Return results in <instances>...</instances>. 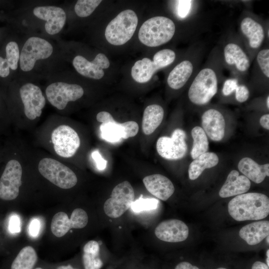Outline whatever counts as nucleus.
Here are the masks:
<instances>
[{
  "label": "nucleus",
  "instance_id": "obj_27",
  "mask_svg": "<svg viewBox=\"0 0 269 269\" xmlns=\"http://www.w3.org/2000/svg\"><path fill=\"white\" fill-rule=\"evenodd\" d=\"M238 167L244 176L256 183H261L267 176H269V163L260 165L250 157L242 158Z\"/></svg>",
  "mask_w": 269,
  "mask_h": 269
},
{
  "label": "nucleus",
  "instance_id": "obj_9",
  "mask_svg": "<svg viewBox=\"0 0 269 269\" xmlns=\"http://www.w3.org/2000/svg\"><path fill=\"white\" fill-rule=\"evenodd\" d=\"M137 23L135 12L132 9L124 10L108 23L105 31V38L112 45H124L133 37Z\"/></svg>",
  "mask_w": 269,
  "mask_h": 269
},
{
  "label": "nucleus",
  "instance_id": "obj_18",
  "mask_svg": "<svg viewBox=\"0 0 269 269\" xmlns=\"http://www.w3.org/2000/svg\"><path fill=\"white\" fill-rule=\"evenodd\" d=\"M88 222V216L85 210L76 208L72 212L69 219L66 213L59 212L53 217L51 223V230L57 237L64 236L71 229L84 228Z\"/></svg>",
  "mask_w": 269,
  "mask_h": 269
},
{
  "label": "nucleus",
  "instance_id": "obj_43",
  "mask_svg": "<svg viewBox=\"0 0 269 269\" xmlns=\"http://www.w3.org/2000/svg\"><path fill=\"white\" fill-rule=\"evenodd\" d=\"M260 123L264 128L269 130V114L263 115L260 119Z\"/></svg>",
  "mask_w": 269,
  "mask_h": 269
},
{
  "label": "nucleus",
  "instance_id": "obj_23",
  "mask_svg": "<svg viewBox=\"0 0 269 269\" xmlns=\"http://www.w3.org/2000/svg\"><path fill=\"white\" fill-rule=\"evenodd\" d=\"M20 47L14 40L8 41L0 51V78H8L19 69Z\"/></svg>",
  "mask_w": 269,
  "mask_h": 269
},
{
  "label": "nucleus",
  "instance_id": "obj_31",
  "mask_svg": "<svg viewBox=\"0 0 269 269\" xmlns=\"http://www.w3.org/2000/svg\"><path fill=\"white\" fill-rule=\"evenodd\" d=\"M82 263L84 269H101L103 262L100 257L99 243L91 240L87 242L83 248Z\"/></svg>",
  "mask_w": 269,
  "mask_h": 269
},
{
  "label": "nucleus",
  "instance_id": "obj_24",
  "mask_svg": "<svg viewBox=\"0 0 269 269\" xmlns=\"http://www.w3.org/2000/svg\"><path fill=\"white\" fill-rule=\"evenodd\" d=\"M202 125L206 135L212 140L218 141L223 138L225 120L219 110L210 108L204 111L202 116Z\"/></svg>",
  "mask_w": 269,
  "mask_h": 269
},
{
  "label": "nucleus",
  "instance_id": "obj_12",
  "mask_svg": "<svg viewBox=\"0 0 269 269\" xmlns=\"http://www.w3.org/2000/svg\"><path fill=\"white\" fill-rule=\"evenodd\" d=\"M18 94L25 117L29 121L39 118L46 105V97L40 87L31 82H23Z\"/></svg>",
  "mask_w": 269,
  "mask_h": 269
},
{
  "label": "nucleus",
  "instance_id": "obj_30",
  "mask_svg": "<svg viewBox=\"0 0 269 269\" xmlns=\"http://www.w3.org/2000/svg\"><path fill=\"white\" fill-rule=\"evenodd\" d=\"M219 162V158L214 152H206L201 154L191 162L188 168L190 179H197L207 168L215 166Z\"/></svg>",
  "mask_w": 269,
  "mask_h": 269
},
{
  "label": "nucleus",
  "instance_id": "obj_26",
  "mask_svg": "<svg viewBox=\"0 0 269 269\" xmlns=\"http://www.w3.org/2000/svg\"><path fill=\"white\" fill-rule=\"evenodd\" d=\"M251 181L244 175H240L236 170H232L220 189L219 194L222 198L244 194L251 187Z\"/></svg>",
  "mask_w": 269,
  "mask_h": 269
},
{
  "label": "nucleus",
  "instance_id": "obj_13",
  "mask_svg": "<svg viewBox=\"0 0 269 269\" xmlns=\"http://www.w3.org/2000/svg\"><path fill=\"white\" fill-rule=\"evenodd\" d=\"M51 141L55 153L65 158L73 156L81 144L76 131L65 124L59 125L53 129L51 134Z\"/></svg>",
  "mask_w": 269,
  "mask_h": 269
},
{
  "label": "nucleus",
  "instance_id": "obj_22",
  "mask_svg": "<svg viewBox=\"0 0 269 269\" xmlns=\"http://www.w3.org/2000/svg\"><path fill=\"white\" fill-rule=\"evenodd\" d=\"M156 237L160 240L170 243L185 241L188 236L189 229L182 221L169 219L162 221L154 231Z\"/></svg>",
  "mask_w": 269,
  "mask_h": 269
},
{
  "label": "nucleus",
  "instance_id": "obj_48",
  "mask_svg": "<svg viewBox=\"0 0 269 269\" xmlns=\"http://www.w3.org/2000/svg\"><path fill=\"white\" fill-rule=\"evenodd\" d=\"M269 236H268L267 237L266 240H267V243H268V244L269 243Z\"/></svg>",
  "mask_w": 269,
  "mask_h": 269
},
{
  "label": "nucleus",
  "instance_id": "obj_7",
  "mask_svg": "<svg viewBox=\"0 0 269 269\" xmlns=\"http://www.w3.org/2000/svg\"><path fill=\"white\" fill-rule=\"evenodd\" d=\"M176 24L170 18L158 15L151 17L140 26L138 37L143 44L155 47L169 42L176 32Z\"/></svg>",
  "mask_w": 269,
  "mask_h": 269
},
{
  "label": "nucleus",
  "instance_id": "obj_25",
  "mask_svg": "<svg viewBox=\"0 0 269 269\" xmlns=\"http://www.w3.org/2000/svg\"><path fill=\"white\" fill-rule=\"evenodd\" d=\"M142 181L147 191L162 201L167 200L175 190L174 185L169 179L160 174L146 176Z\"/></svg>",
  "mask_w": 269,
  "mask_h": 269
},
{
  "label": "nucleus",
  "instance_id": "obj_16",
  "mask_svg": "<svg viewBox=\"0 0 269 269\" xmlns=\"http://www.w3.org/2000/svg\"><path fill=\"white\" fill-rule=\"evenodd\" d=\"M185 132L175 129L170 137L162 136L157 140L156 148L158 154L167 160H178L186 155L187 145Z\"/></svg>",
  "mask_w": 269,
  "mask_h": 269
},
{
  "label": "nucleus",
  "instance_id": "obj_19",
  "mask_svg": "<svg viewBox=\"0 0 269 269\" xmlns=\"http://www.w3.org/2000/svg\"><path fill=\"white\" fill-rule=\"evenodd\" d=\"M72 63L79 74L94 80L102 79L105 74L103 69L108 68L110 65L107 57L102 53L97 54L92 61L81 55H77L73 58Z\"/></svg>",
  "mask_w": 269,
  "mask_h": 269
},
{
  "label": "nucleus",
  "instance_id": "obj_39",
  "mask_svg": "<svg viewBox=\"0 0 269 269\" xmlns=\"http://www.w3.org/2000/svg\"><path fill=\"white\" fill-rule=\"evenodd\" d=\"M9 230L11 233H17L20 231V222L18 216L15 214L11 216L9 221Z\"/></svg>",
  "mask_w": 269,
  "mask_h": 269
},
{
  "label": "nucleus",
  "instance_id": "obj_45",
  "mask_svg": "<svg viewBox=\"0 0 269 269\" xmlns=\"http://www.w3.org/2000/svg\"><path fill=\"white\" fill-rule=\"evenodd\" d=\"M55 269H79L70 264H62L56 267Z\"/></svg>",
  "mask_w": 269,
  "mask_h": 269
},
{
  "label": "nucleus",
  "instance_id": "obj_21",
  "mask_svg": "<svg viewBox=\"0 0 269 269\" xmlns=\"http://www.w3.org/2000/svg\"><path fill=\"white\" fill-rule=\"evenodd\" d=\"M101 135L106 141L115 143L122 139H127L135 136L138 132L139 127L134 121H128L118 123L115 121L102 124L100 127Z\"/></svg>",
  "mask_w": 269,
  "mask_h": 269
},
{
  "label": "nucleus",
  "instance_id": "obj_33",
  "mask_svg": "<svg viewBox=\"0 0 269 269\" xmlns=\"http://www.w3.org/2000/svg\"><path fill=\"white\" fill-rule=\"evenodd\" d=\"M200 2L193 0H175L174 12L179 20L191 21L199 10Z\"/></svg>",
  "mask_w": 269,
  "mask_h": 269
},
{
  "label": "nucleus",
  "instance_id": "obj_14",
  "mask_svg": "<svg viewBox=\"0 0 269 269\" xmlns=\"http://www.w3.org/2000/svg\"><path fill=\"white\" fill-rule=\"evenodd\" d=\"M134 199L133 187L129 181H124L114 188L111 197L104 203V211L109 217L119 218L131 207Z\"/></svg>",
  "mask_w": 269,
  "mask_h": 269
},
{
  "label": "nucleus",
  "instance_id": "obj_3",
  "mask_svg": "<svg viewBox=\"0 0 269 269\" xmlns=\"http://www.w3.org/2000/svg\"><path fill=\"white\" fill-rule=\"evenodd\" d=\"M204 52V46L201 43L190 45L167 75L166 83L169 88L179 90L189 85L202 65Z\"/></svg>",
  "mask_w": 269,
  "mask_h": 269
},
{
  "label": "nucleus",
  "instance_id": "obj_41",
  "mask_svg": "<svg viewBox=\"0 0 269 269\" xmlns=\"http://www.w3.org/2000/svg\"><path fill=\"white\" fill-rule=\"evenodd\" d=\"M96 119L98 122L102 124L108 123L115 121L112 115L106 111H101L98 113L96 116Z\"/></svg>",
  "mask_w": 269,
  "mask_h": 269
},
{
  "label": "nucleus",
  "instance_id": "obj_37",
  "mask_svg": "<svg viewBox=\"0 0 269 269\" xmlns=\"http://www.w3.org/2000/svg\"><path fill=\"white\" fill-rule=\"evenodd\" d=\"M250 91L244 80H241L236 90L235 99L236 102L242 103L249 98Z\"/></svg>",
  "mask_w": 269,
  "mask_h": 269
},
{
  "label": "nucleus",
  "instance_id": "obj_11",
  "mask_svg": "<svg viewBox=\"0 0 269 269\" xmlns=\"http://www.w3.org/2000/svg\"><path fill=\"white\" fill-rule=\"evenodd\" d=\"M38 169L43 177L62 189H70L78 181L77 177L72 169L53 158H41L38 164Z\"/></svg>",
  "mask_w": 269,
  "mask_h": 269
},
{
  "label": "nucleus",
  "instance_id": "obj_28",
  "mask_svg": "<svg viewBox=\"0 0 269 269\" xmlns=\"http://www.w3.org/2000/svg\"><path fill=\"white\" fill-rule=\"evenodd\" d=\"M269 235V222H253L243 227L239 231L240 237L250 245H255Z\"/></svg>",
  "mask_w": 269,
  "mask_h": 269
},
{
  "label": "nucleus",
  "instance_id": "obj_36",
  "mask_svg": "<svg viewBox=\"0 0 269 269\" xmlns=\"http://www.w3.org/2000/svg\"><path fill=\"white\" fill-rule=\"evenodd\" d=\"M159 201L153 198H144L141 195L139 198L134 201L131 205L132 210L136 213L144 211H150L157 208Z\"/></svg>",
  "mask_w": 269,
  "mask_h": 269
},
{
  "label": "nucleus",
  "instance_id": "obj_38",
  "mask_svg": "<svg viewBox=\"0 0 269 269\" xmlns=\"http://www.w3.org/2000/svg\"><path fill=\"white\" fill-rule=\"evenodd\" d=\"M92 157L95 161L96 167L99 170H104L107 166V161L104 159L98 150H95L92 153Z\"/></svg>",
  "mask_w": 269,
  "mask_h": 269
},
{
  "label": "nucleus",
  "instance_id": "obj_44",
  "mask_svg": "<svg viewBox=\"0 0 269 269\" xmlns=\"http://www.w3.org/2000/svg\"><path fill=\"white\" fill-rule=\"evenodd\" d=\"M251 269H269V268L264 263L257 261L253 264Z\"/></svg>",
  "mask_w": 269,
  "mask_h": 269
},
{
  "label": "nucleus",
  "instance_id": "obj_1",
  "mask_svg": "<svg viewBox=\"0 0 269 269\" xmlns=\"http://www.w3.org/2000/svg\"><path fill=\"white\" fill-rule=\"evenodd\" d=\"M224 69L220 50L216 45L189 85L187 96L192 104L202 106L210 102L217 94L220 83L226 78Z\"/></svg>",
  "mask_w": 269,
  "mask_h": 269
},
{
  "label": "nucleus",
  "instance_id": "obj_40",
  "mask_svg": "<svg viewBox=\"0 0 269 269\" xmlns=\"http://www.w3.org/2000/svg\"><path fill=\"white\" fill-rule=\"evenodd\" d=\"M40 229V222L37 218L32 219L29 226V234L33 237H36L39 234Z\"/></svg>",
  "mask_w": 269,
  "mask_h": 269
},
{
  "label": "nucleus",
  "instance_id": "obj_46",
  "mask_svg": "<svg viewBox=\"0 0 269 269\" xmlns=\"http://www.w3.org/2000/svg\"><path fill=\"white\" fill-rule=\"evenodd\" d=\"M267 265L269 267V250H268L267 251Z\"/></svg>",
  "mask_w": 269,
  "mask_h": 269
},
{
  "label": "nucleus",
  "instance_id": "obj_47",
  "mask_svg": "<svg viewBox=\"0 0 269 269\" xmlns=\"http://www.w3.org/2000/svg\"><path fill=\"white\" fill-rule=\"evenodd\" d=\"M33 269H45L43 268L42 266H37V267H35V268Z\"/></svg>",
  "mask_w": 269,
  "mask_h": 269
},
{
  "label": "nucleus",
  "instance_id": "obj_5",
  "mask_svg": "<svg viewBox=\"0 0 269 269\" xmlns=\"http://www.w3.org/2000/svg\"><path fill=\"white\" fill-rule=\"evenodd\" d=\"M237 33L252 63L257 53L265 43L264 20L251 10L244 9L238 19Z\"/></svg>",
  "mask_w": 269,
  "mask_h": 269
},
{
  "label": "nucleus",
  "instance_id": "obj_2",
  "mask_svg": "<svg viewBox=\"0 0 269 269\" xmlns=\"http://www.w3.org/2000/svg\"><path fill=\"white\" fill-rule=\"evenodd\" d=\"M218 46L224 69L229 71L230 76L245 80L248 78L252 62L238 33L228 31Z\"/></svg>",
  "mask_w": 269,
  "mask_h": 269
},
{
  "label": "nucleus",
  "instance_id": "obj_49",
  "mask_svg": "<svg viewBox=\"0 0 269 269\" xmlns=\"http://www.w3.org/2000/svg\"><path fill=\"white\" fill-rule=\"evenodd\" d=\"M217 269H227L221 267V268H218Z\"/></svg>",
  "mask_w": 269,
  "mask_h": 269
},
{
  "label": "nucleus",
  "instance_id": "obj_29",
  "mask_svg": "<svg viewBox=\"0 0 269 269\" xmlns=\"http://www.w3.org/2000/svg\"><path fill=\"white\" fill-rule=\"evenodd\" d=\"M163 108L159 105L152 104L144 110L142 120V130L145 135H150L161 124L164 117Z\"/></svg>",
  "mask_w": 269,
  "mask_h": 269
},
{
  "label": "nucleus",
  "instance_id": "obj_8",
  "mask_svg": "<svg viewBox=\"0 0 269 269\" xmlns=\"http://www.w3.org/2000/svg\"><path fill=\"white\" fill-rule=\"evenodd\" d=\"M176 57V53L171 49L159 50L154 53L152 60L143 58L136 61L131 69L132 77L137 83H146L157 71L171 66Z\"/></svg>",
  "mask_w": 269,
  "mask_h": 269
},
{
  "label": "nucleus",
  "instance_id": "obj_32",
  "mask_svg": "<svg viewBox=\"0 0 269 269\" xmlns=\"http://www.w3.org/2000/svg\"><path fill=\"white\" fill-rule=\"evenodd\" d=\"M38 261L37 254L31 246L23 248L13 260L10 269H33Z\"/></svg>",
  "mask_w": 269,
  "mask_h": 269
},
{
  "label": "nucleus",
  "instance_id": "obj_6",
  "mask_svg": "<svg viewBox=\"0 0 269 269\" xmlns=\"http://www.w3.org/2000/svg\"><path fill=\"white\" fill-rule=\"evenodd\" d=\"M53 44L42 37L31 35L20 47L19 69L22 74H30L36 67L54 56Z\"/></svg>",
  "mask_w": 269,
  "mask_h": 269
},
{
  "label": "nucleus",
  "instance_id": "obj_20",
  "mask_svg": "<svg viewBox=\"0 0 269 269\" xmlns=\"http://www.w3.org/2000/svg\"><path fill=\"white\" fill-rule=\"evenodd\" d=\"M249 83L255 87H268L269 46L265 44L255 56L251 66Z\"/></svg>",
  "mask_w": 269,
  "mask_h": 269
},
{
  "label": "nucleus",
  "instance_id": "obj_17",
  "mask_svg": "<svg viewBox=\"0 0 269 269\" xmlns=\"http://www.w3.org/2000/svg\"><path fill=\"white\" fill-rule=\"evenodd\" d=\"M32 14L44 22L45 32L49 35L59 34L63 29L67 14L62 7L56 5H38L33 7Z\"/></svg>",
  "mask_w": 269,
  "mask_h": 269
},
{
  "label": "nucleus",
  "instance_id": "obj_35",
  "mask_svg": "<svg viewBox=\"0 0 269 269\" xmlns=\"http://www.w3.org/2000/svg\"><path fill=\"white\" fill-rule=\"evenodd\" d=\"M101 0H78L74 5V11L80 17L90 16L99 6Z\"/></svg>",
  "mask_w": 269,
  "mask_h": 269
},
{
  "label": "nucleus",
  "instance_id": "obj_42",
  "mask_svg": "<svg viewBox=\"0 0 269 269\" xmlns=\"http://www.w3.org/2000/svg\"><path fill=\"white\" fill-rule=\"evenodd\" d=\"M175 269H199L197 267L193 266L187 262H182L175 267Z\"/></svg>",
  "mask_w": 269,
  "mask_h": 269
},
{
  "label": "nucleus",
  "instance_id": "obj_15",
  "mask_svg": "<svg viewBox=\"0 0 269 269\" xmlns=\"http://www.w3.org/2000/svg\"><path fill=\"white\" fill-rule=\"evenodd\" d=\"M22 168L15 159L8 161L0 178V198L9 201L18 195L22 184Z\"/></svg>",
  "mask_w": 269,
  "mask_h": 269
},
{
  "label": "nucleus",
  "instance_id": "obj_4",
  "mask_svg": "<svg viewBox=\"0 0 269 269\" xmlns=\"http://www.w3.org/2000/svg\"><path fill=\"white\" fill-rule=\"evenodd\" d=\"M228 209L231 216L238 221L260 220L269 215V199L262 193H244L231 199Z\"/></svg>",
  "mask_w": 269,
  "mask_h": 269
},
{
  "label": "nucleus",
  "instance_id": "obj_34",
  "mask_svg": "<svg viewBox=\"0 0 269 269\" xmlns=\"http://www.w3.org/2000/svg\"><path fill=\"white\" fill-rule=\"evenodd\" d=\"M191 135L193 139V146L190 154L192 158L195 159L208 149V140L206 133L202 128L195 127L191 131Z\"/></svg>",
  "mask_w": 269,
  "mask_h": 269
},
{
  "label": "nucleus",
  "instance_id": "obj_10",
  "mask_svg": "<svg viewBox=\"0 0 269 269\" xmlns=\"http://www.w3.org/2000/svg\"><path fill=\"white\" fill-rule=\"evenodd\" d=\"M84 94V90L81 86L62 79L49 83L45 89V96L48 102L59 111L64 110L70 102L80 99Z\"/></svg>",
  "mask_w": 269,
  "mask_h": 269
}]
</instances>
